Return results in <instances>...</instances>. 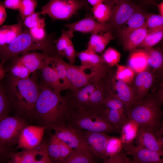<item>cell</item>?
<instances>
[{"instance_id": "obj_34", "label": "cell", "mask_w": 163, "mask_h": 163, "mask_svg": "<svg viewBox=\"0 0 163 163\" xmlns=\"http://www.w3.org/2000/svg\"><path fill=\"white\" fill-rule=\"evenodd\" d=\"M114 78L129 84L132 83L135 77V72L127 66L117 64Z\"/></svg>"}, {"instance_id": "obj_55", "label": "cell", "mask_w": 163, "mask_h": 163, "mask_svg": "<svg viewBox=\"0 0 163 163\" xmlns=\"http://www.w3.org/2000/svg\"><path fill=\"white\" fill-rule=\"evenodd\" d=\"M158 6L161 15L163 17V1L159 4Z\"/></svg>"}, {"instance_id": "obj_23", "label": "cell", "mask_w": 163, "mask_h": 163, "mask_svg": "<svg viewBox=\"0 0 163 163\" xmlns=\"http://www.w3.org/2000/svg\"><path fill=\"white\" fill-rule=\"evenodd\" d=\"M148 55L144 49L132 51L128 59V66L137 74L147 70L148 67Z\"/></svg>"}, {"instance_id": "obj_37", "label": "cell", "mask_w": 163, "mask_h": 163, "mask_svg": "<svg viewBox=\"0 0 163 163\" xmlns=\"http://www.w3.org/2000/svg\"><path fill=\"white\" fill-rule=\"evenodd\" d=\"M8 74L17 78L24 79L29 77L31 72L25 66L10 63L7 69Z\"/></svg>"}, {"instance_id": "obj_16", "label": "cell", "mask_w": 163, "mask_h": 163, "mask_svg": "<svg viewBox=\"0 0 163 163\" xmlns=\"http://www.w3.org/2000/svg\"><path fill=\"white\" fill-rule=\"evenodd\" d=\"M68 79L71 86V91L79 89L89 83L99 79L94 73H85L79 67L65 62Z\"/></svg>"}, {"instance_id": "obj_42", "label": "cell", "mask_w": 163, "mask_h": 163, "mask_svg": "<svg viewBox=\"0 0 163 163\" xmlns=\"http://www.w3.org/2000/svg\"><path fill=\"white\" fill-rule=\"evenodd\" d=\"M104 103L106 107L117 110L126 114L124 104L119 99L106 94Z\"/></svg>"}, {"instance_id": "obj_53", "label": "cell", "mask_w": 163, "mask_h": 163, "mask_svg": "<svg viewBox=\"0 0 163 163\" xmlns=\"http://www.w3.org/2000/svg\"><path fill=\"white\" fill-rule=\"evenodd\" d=\"M4 64L2 62L1 63L0 65V77L1 80L4 78L5 75V71L4 68Z\"/></svg>"}, {"instance_id": "obj_19", "label": "cell", "mask_w": 163, "mask_h": 163, "mask_svg": "<svg viewBox=\"0 0 163 163\" xmlns=\"http://www.w3.org/2000/svg\"><path fill=\"white\" fill-rule=\"evenodd\" d=\"M136 145L163 154L162 148L155 134L145 127L140 126L135 140Z\"/></svg>"}, {"instance_id": "obj_41", "label": "cell", "mask_w": 163, "mask_h": 163, "mask_svg": "<svg viewBox=\"0 0 163 163\" xmlns=\"http://www.w3.org/2000/svg\"><path fill=\"white\" fill-rule=\"evenodd\" d=\"M114 38L111 30L99 34L97 45L94 51L96 53H102L109 42Z\"/></svg>"}, {"instance_id": "obj_44", "label": "cell", "mask_w": 163, "mask_h": 163, "mask_svg": "<svg viewBox=\"0 0 163 163\" xmlns=\"http://www.w3.org/2000/svg\"><path fill=\"white\" fill-rule=\"evenodd\" d=\"M104 163H133L132 159L129 158L126 154L122 150L117 154L103 159Z\"/></svg>"}, {"instance_id": "obj_30", "label": "cell", "mask_w": 163, "mask_h": 163, "mask_svg": "<svg viewBox=\"0 0 163 163\" xmlns=\"http://www.w3.org/2000/svg\"><path fill=\"white\" fill-rule=\"evenodd\" d=\"M112 7L102 3L92 8L94 17L99 22L104 23L110 21L112 14Z\"/></svg>"}, {"instance_id": "obj_38", "label": "cell", "mask_w": 163, "mask_h": 163, "mask_svg": "<svg viewBox=\"0 0 163 163\" xmlns=\"http://www.w3.org/2000/svg\"><path fill=\"white\" fill-rule=\"evenodd\" d=\"M11 110L8 97L5 86L0 85V119L8 114Z\"/></svg>"}, {"instance_id": "obj_24", "label": "cell", "mask_w": 163, "mask_h": 163, "mask_svg": "<svg viewBox=\"0 0 163 163\" xmlns=\"http://www.w3.org/2000/svg\"><path fill=\"white\" fill-rule=\"evenodd\" d=\"M144 49L148 55V64L153 72L161 75L163 73V51L159 48Z\"/></svg>"}, {"instance_id": "obj_40", "label": "cell", "mask_w": 163, "mask_h": 163, "mask_svg": "<svg viewBox=\"0 0 163 163\" xmlns=\"http://www.w3.org/2000/svg\"><path fill=\"white\" fill-rule=\"evenodd\" d=\"M37 5V0H22L19 10L21 19L23 21L27 16L34 13Z\"/></svg>"}, {"instance_id": "obj_17", "label": "cell", "mask_w": 163, "mask_h": 163, "mask_svg": "<svg viewBox=\"0 0 163 163\" xmlns=\"http://www.w3.org/2000/svg\"><path fill=\"white\" fill-rule=\"evenodd\" d=\"M159 75L146 70L137 73L131 86L134 92L136 101L141 100L148 95L155 80V75Z\"/></svg>"}, {"instance_id": "obj_45", "label": "cell", "mask_w": 163, "mask_h": 163, "mask_svg": "<svg viewBox=\"0 0 163 163\" xmlns=\"http://www.w3.org/2000/svg\"><path fill=\"white\" fill-rule=\"evenodd\" d=\"M76 55V51L72 42L64 50L62 57H65L69 61V63L73 64L75 62Z\"/></svg>"}, {"instance_id": "obj_5", "label": "cell", "mask_w": 163, "mask_h": 163, "mask_svg": "<svg viewBox=\"0 0 163 163\" xmlns=\"http://www.w3.org/2000/svg\"><path fill=\"white\" fill-rule=\"evenodd\" d=\"M163 104L155 94L147 95L136 101L126 112L127 118L132 120L155 134L163 120Z\"/></svg>"}, {"instance_id": "obj_56", "label": "cell", "mask_w": 163, "mask_h": 163, "mask_svg": "<svg viewBox=\"0 0 163 163\" xmlns=\"http://www.w3.org/2000/svg\"><path fill=\"white\" fill-rule=\"evenodd\" d=\"M141 1L144 3H149L155 4V0H140Z\"/></svg>"}, {"instance_id": "obj_57", "label": "cell", "mask_w": 163, "mask_h": 163, "mask_svg": "<svg viewBox=\"0 0 163 163\" xmlns=\"http://www.w3.org/2000/svg\"><path fill=\"white\" fill-rule=\"evenodd\" d=\"M161 78L162 80V81H163V73L161 75Z\"/></svg>"}, {"instance_id": "obj_29", "label": "cell", "mask_w": 163, "mask_h": 163, "mask_svg": "<svg viewBox=\"0 0 163 163\" xmlns=\"http://www.w3.org/2000/svg\"><path fill=\"white\" fill-rule=\"evenodd\" d=\"M94 156L81 150L73 149L64 163H94L97 161Z\"/></svg>"}, {"instance_id": "obj_12", "label": "cell", "mask_w": 163, "mask_h": 163, "mask_svg": "<svg viewBox=\"0 0 163 163\" xmlns=\"http://www.w3.org/2000/svg\"><path fill=\"white\" fill-rule=\"evenodd\" d=\"M138 7L131 0H121L112 7L110 23L113 28H119L126 23Z\"/></svg>"}, {"instance_id": "obj_1", "label": "cell", "mask_w": 163, "mask_h": 163, "mask_svg": "<svg viewBox=\"0 0 163 163\" xmlns=\"http://www.w3.org/2000/svg\"><path fill=\"white\" fill-rule=\"evenodd\" d=\"M40 86L34 120L50 129L56 126H66L74 107L69 94L63 96L41 83Z\"/></svg>"}, {"instance_id": "obj_58", "label": "cell", "mask_w": 163, "mask_h": 163, "mask_svg": "<svg viewBox=\"0 0 163 163\" xmlns=\"http://www.w3.org/2000/svg\"></svg>"}, {"instance_id": "obj_50", "label": "cell", "mask_w": 163, "mask_h": 163, "mask_svg": "<svg viewBox=\"0 0 163 163\" xmlns=\"http://www.w3.org/2000/svg\"><path fill=\"white\" fill-rule=\"evenodd\" d=\"M5 8L1 4L0 5V25H2L5 21L7 16Z\"/></svg>"}, {"instance_id": "obj_54", "label": "cell", "mask_w": 163, "mask_h": 163, "mask_svg": "<svg viewBox=\"0 0 163 163\" xmlns=\"http://www.w3.org/2000/svg\"><path fill=\"white\" fill-rule=\"evenodd\" d=\"M104 0H87L89 4L92 7L94 6L99 4L102 3Z\"/></svg>"}, {"instance_id": "obj_9", "label": "cell", "mask_w": 163, "mask_h": 163, "mask_svg": "<svg viewBox=\"0 0 163 163\" xmlns=\"http://www.w3.org/2000/svg\"><path fill=\"white\" fill-rule=\"evenodd\" d=\"M77 130L94 156L104 159L106 145L110 136L105 132Z\"/></svg>"}, {"instance_id": "obj_36", "label": "cell", "mask_w": 163, "mask_h": 163, "mask_svg": "<svg viewBox=\"0 0 163 163\" xmlns=\"http://www.w3.org/2000/svg\"><path fill=\"white\" fill-rule=\"evenodd\" d=\"M40 14L39 12H34L27 16L23 21L24 25L29 29L44 28L45 26V18L41 17Z\"/></svg>"}, {"instance_id": "obj_2", "label": "cell", "mask_w": 163, "mask_h": 163, "mask_svg": "<svg viewBox=\"0 0 163 163\" xmlns=\"http://www.w3.org/2000/svg\"><path fill=\"white\" fill-rule=\"evenodd\" d=\"M7 77L5 87L11 110L17 116L33 120L35 105L40 92V84L35 77L21 79L8 74Z\"/></svg>"}, {"instance_id": "obj_27", "label": "cell", "mask_w": 163, "mask_h": 163, "mask_svg": "<svg viewBox=\"0 0 163 163\" xmlns=\"http://www.w3.org/2000/svg\"><path fill=\"white\" fill-rule=\"evenodd\" d=\"M50 62L63 85L65 89H71V86L68 79L65 61L57 54L52 55Z\"/></svg>"}, {"instance_id": "obj_20", "label": "cell", "mask_w": 163, "mask_h": 163, "mask_svg": "<svg viewBox=\"0 0 163 163\" xmlns=\"http://www.w3.org/2000/svg\"><path fill=\"white\" fill-rule=\"evenodd\" d=\"M47 145L43 144L34 149H26L19 152H9L5 154L9 157V163H36L37 161V156L42 155Z\"/></svg>"}, {"instance_id": "obj_6", "label": "cell", "mask_w": 163, "mask_h": 163, "mask_svg": "<svg viewBox=\"0 0 163 163\" xmlns=\"http://www.w3.org/2000/svg\"><path fill=\"white\" fill-rule=\"evenodd\" d=\"M27 119L16 115H7L0 119V153L3 156L18 145L22 130L27 125Z\"/></svg>"}, {"instance_id": "obj_46", "label": "cell", "mask_w": 163, "mask_h": 163, "mask_svg": "<svg viewBox=\"0 0 163 163\" xmlns=\"http://www.w3.org/2000/svg\"><path fill=\"white\" fill-rule=\"evenodd\" d=\"M30 33L35 39L41 40L45 39L47 36L44 28H34L29 29Z\"/></svg>"}, {"instance_id": "obj_21", "label": "cell", "mask_w": 163, "mask_h": 163, "mask_svg": "<svg viewBox=\"0 0 163 163\" xmlns=\"http://www.w3.org/2000/svg\"><path fill=\"white\" fill-rule=\"evenodd\" d=\"M148 31V28L145 23L141 27L121 38L124 49L126 51H132L139 47L144 41Z\"/></svg>"}, {"instance_id": "obj_4", "label": "cell", "mask_w": 163, "mask_h": 163, "mask_svg": "<svg viewBox=\"0 0 163 163\" xmlns=\"http://www.w3.org/2000/svg\"><path fill=\"white\" fill-rule=\"evenodd\" d=\"M106 107L90 110L73 107L66 126L77 130L120 133V129L111 123L106 117Z\"/></svg>"}, {"instance_id": "obj_13", "label": "cell", "mask_w": 163, "mask_h": 163, "mask_svg": "<svg viewBox=\"0 0 163 163\" xmlns=\"http://www.w3.org/2000/svg\"><path fill=\"white\" fill-rule=\"evenodd\" d=\"M46 126H27L20 134L16 149H26L34 148L39 146L42 139Z\"/></svg>"}, {"instance_id": "obj_43", "label": "cell", "mask_w": 163, "mask_h": 163, "mask_svg": "<svg viewBox=\"0 0 163 163\" xmlns=\"http://www.w3.org/2000/svg\"><path fill=\"white\" fill-rule=\"evenodd\" d=\"M148 30L163 27V17L161 15L151 14L147 17L145 21Z\"/></svg>"}, {"instance_id": "obj_3", "label": "cell", "mask_w": 163, "mask_h": 163, "mask_svg": "<svg viewBox=\"0 0 163 163\" xmlns=\"http://www.w3.org/2000/svg\"><path fill=\"white\" fill-rule=\"evenodd\" d=\"M54 37L51 34L48 35L43 40H38L32 36L29 28L24 27L21 34L14 40L0 49L1 62L4 64L22 53L37 50L51 55L57 54L54 44Z\"/></svg>"}, {"instance_id": "obj_28", "label": "cell", "mask_w": 163, "mask_h": 163, "mask_svg": "<svg viewBox=\"0 0 163 163\" xmlns=\"http://www.w3.org/2000/svg\"><path fill=\"white\" fill-rule=\"evenodd\" d=\"M163 40V27L148 30L147 35L139 47L145 49L153 47Z\"/></svg>"}, {"instance_id": "obj_47", "label": "cell", "mask_w": 163, "mask_h": 163, "mask_svg": "<svg viewBox=\"0 0 163 163\" xmlns=\"http://www.w3.org/2000/svg\"><path fill=\"white\" fill-rule=\"evenodd\" d=\"M22 0H5L1 4L5 8L13 10H19L21 4Z\"/></svg>"}, {"instance_id": "obj_18", "label": "cell", "mask_w": 163, "mask_h": 163, "mask_svg": "<svg viewBox=\"0 0 163 163\" xmlns=\"http://www.w3.org/2000/svg\"><path fill=\"white\" fill-rule=\"evenodd\" d=\"M51 57L52 56L40 69L42 80L41 83L50 88L56 93L60 94L65 88L51 63Z\"/></svg>"}, {"instance_id": "obj_15", "label": "cell", "mask_w": 163, "mask_h": 163, "mask_svg": "<svg viewBox=\"0 0 163 163\" xmlns=\"http://www.w3.org/2000/svg\"><path fill=\"white\" fill-rule=\"evenodd\" d=\"M126 153L132 156L133 163H163V154L132 143L123 145Z\"/></svg>"}, {"instance_id": "obj_52", "label": "cell", "mask_w": 163, "mask_h": 163, "mask_svg": "<svg viewBox=\"0 0 163 163\" xmlns=\"http://www.w3.org/2000/svg\"><path fill=\"white\" fill-rule=\"evenodd\" d=\"M121 0H104V3L112 7L114 5L119 2Z\"/></svg>"}, {"instance_id": "obj_14", "label": "cell", "mask_w": 163, "mask_h": 163, "mask_svg": "<svg viewBox=\"0 0 163 163\" xmlns=\"http://www.w3.org/2000/svg\"><path fill=\"white\" fill-rule=\"evenodd\" d=\"M51 56L48 53L43 52L40 53L30 51L22 53L10 61L13 63L24 66L31 73L35 72L38 69L40 70Z\"/></svg>"}, {"instance_id": "obj_11", "label": "cell", "mask_w": 163, "mask_h": 163, "mask_svg": "<svg viewBox=\"0 0 163 163\" xmlns=\"http://www.w3.org/2000/svg\"><path fill=\"white\" fill-rule=\"evenodd\" d=\"M95 19L94 17L88 16L76 22L66 24L64 26L73 31L91 34L107 32L113 28L110 23H101Z\"/></svg>"}, {"instance_id": "obj_25", "label": "cell", "mask_w": 163, "mask_h": 163, "mask_svg": "<svg viewBox=\"0 0 163 163\" xmlns=\"http://www.w3.org/2000/svg\"><path fill=\"white\" fill-rule=\"evenodd\" d=\"M139 124L134 120L127 118L122 125L120 138L123 144L132 143L137 135Z\"/></svg>"}, {"instance_id": "obj_8", "label": "cell", "mask_w": 163, "mask_h": 163, "mask_svg": "<svg viewBox=\"0 0 163 163\" xmlns=\"http://www.w3.org/2000/svg\"><path fill=\"white\" fill-rule=\"evenodd\" d=\"M109 82L107 84L106 94L122 102L126 113L136 101L132 87L124 82L114 78Z\"/></svg>"}, {"instance_id": "obj_26", "label": "cell", "mask_w": 163, "mask_h": 163, "mask_svg": "<svg viewBox=\"0 0 163 163\" xmlns=\"http://www.w3.org/2000/svg\"><path fill=\"white\" fill-rule=\"evenodd\" d=\"M143 13L139 7L136 11L132 15L126 23L127 25V27L121 31L120 35L121 38L144 24L147 16Z\"/></svg>"}, {"instance_id": "obj_31", "label": "cell", "mask_w": 163, "mask_h": 163, "mask_svg": "<svg viewBox=\"0 0 163 163\" xmlns=\"http://www.w3.org/2000/svg\"><path fill=\"white\" fill-rule=\"evenodd\" d=\"M73 31L70 30L66 31L62 30L60 37L54 41V44L57 54L62 57V53L70 43L73 36Z\"/></svg>"}, {"instance_id": "obj_51", "label": "cell", "mask_w": 163, "mask_h": 163, "mask_svg": "<svg viewBox=\"0 0 163 163\" xmlns=\"http://www.w3.org/2000/svg\"><path fill=\"white\" fill-rule=\"evenodd\" d=\"M162 82L159 88L155 95L158 100L163 104V81Z\"/></svg>"}, {"instance_id": "obj_48", "label": "cell", "mask_w": 163, "mask_h": 163, "mask_svg": "<svg viewBox=\"0 0 163 163\" xmlns=\"http://www.w3.org/2000/svg\"><path fill=\"white\" fill-rule=\"evenodd\" d=\"M155 135L163 149V120L161 126L156 132Z\"/></svg>"}, {"instance_id": "obj_49", "label": "cell", "mask_w": 163, "mask_h": 163, "mask_svg": "<svg viewBox=\"0 0 163 163\" xmlns=\"http://www.w3.org/2000/svg\"><path fill=\"white\" fill-rule=\"evenodd\" d=\"M52 163V162L48 154L47 148L42 154L40 158L39 159L36 163Z\"/></svg>"}, {"instance_id": "obj_33", "label": "cell", "mask_w": 163, "mask_h": 163, "mask_svg": "<svg viewBox=\"0 0 163 163\" xmlns=\"http://www.w3.org/2000/svg\"><path fill=\"white\" fill-rule=\"evenodd\" d=\"M105 114L109 121L121 130L122 125L127 118L126 114L117 110L106 107Z\"/></svg>"}, {"instance_id": "obj_39", "label": "cell", "mask_w": 163, "mask_h": 163, "mask_svg": "<svg viewBox=\"0 0 163 163\" xmlns=\"http://www.w3.org/2000/svg\"><path fill=\"white\" fill-rule=\"evenodd\" d=\"M120 53L114 49L109 47L105 51L102 56L104 62L109 66L118 64L121 58Z\"/></svg>"}, {"instance_id": "obj_22", "label": "cell", "mask_w": 163, "mask_h": 163, "mask_svg": "<svg viewBox=\"0 0 163 163\" xmlns=\"http://www.w3.org/2000/svg\"><path fill=\"white\" fill-rule=\"evenodd\" d=\"M21 19L16 24L4 25L0 29V49L6 46L20 35L24 28Z\"/></svg>"}, {"instance_id": "obj_7", "label": "cell", "mask_w": 163, "mask_h": 163, "mask_svg": "<svg viewBox=\"0 0 163 163\" xmlns=\"http://www.w3.org/2000/svg\"><path fill=\"white\" fill-rule=\"evenodd\" d=\"M86 5L83 0H50L41 8V14L48 15L53 20H69Z\"/></svg>"}, {"instance_id": "obj_10", "label": "cell", "mask_w": 163, "mask_h": 163, "mask_svg": "<svg viewBox=\"0 0 163 163\" xmlns=\"http://www.w3.org/2000/svg\"><path fill=\"white\" fill-rule=\"evenodd\" d=\"M51 129L57 137L72 149L82 150L94 156L75 129L67 126H56Z\"/></svg>"}, {"instance_id": "obj_35", "label": "cell", "mask_w": 163, "mask_h": 163, "mask_svg": "<svg viewBox=\"0 0 163 163\" xmlns=\"http://www.w3.org/2000/svg\"><path fill=\"white\" fill-rule=\"evenodd\" d=\"M123 147V144L120 137L110 136L105 149V158L119 153L122 150Z\"/></svg>"}, {"instance_id": "obj_32", "label": "cell", "mask_w": 163, "mask_h": 163, "mask_svg": "<svg viewBox=\"0 0 163 163\" xmlns=\"http://www.w3.org/2000/svg\"><path fill=\"white\" fill-rule=\"evenodd\" d=\"M47 148L52 163H62L59 139L54 134L50 136Z\"/></svg>"}]
</instances>
